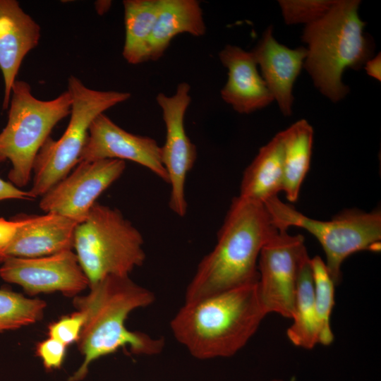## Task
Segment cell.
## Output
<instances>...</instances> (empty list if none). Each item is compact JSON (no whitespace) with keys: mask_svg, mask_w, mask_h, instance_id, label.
<instances>
[{"mask_svg":"<svg viewBox=\"0 0 381 381\" xmlns=\"http://www.w3.org/2000/svg\"><path fill=\"white\" fill-rule=\"evenodd\" d=\"M89 290L87 295L73 298L74 308L85 318L77 342L83 361L68 381H83L92 363L119 349H128L136 356L162 353L165 346L164 338L131 331L126 326V320L133 311L155 302L152 291L136 284L129 276L114 275L104 277Z\"/></svg>","mask_w":381,"mask_h":381,"instance_id":"obj_1","label":"cell"},{"mask_svg":"<svg viewBox=\"0 0 381 381\" xmlns=\"http://www.w3.org/2000/svg\"><path fill=\"white\" fill-rule=\"evenodd\" d=\"M278 231L265 204L235 197L217 233L188 284L184 303L258 283L260 251Z\"/></svg>","mask_w":381,"mask_h":381,"instance_id":"obj_2","label":"cell"},{"mask_svg":"<svg viewBox=\"0 0 381 381\" xmlns=\"http://www.w3.org/2000/svg\"><path fill=\"white\" fill-rule=\"evenodd\" d=\"M267 315L256 283L184 303L170 328L195 358H229L247 344Z\"/></svg>","mask_w":381,"mask_h":381,"instance_id":"obj_3","label":"cell"},{"mask_svg":"<svg viewBox=\"0 0 381 381\" xmlns=\"http://www.w3.org/2000/svg\"><path fill=\"white\" fill-rule=\"evenodd\" d=\"M358 0H336L320 19L306 25L302 39L308 44L303 66L315 86L334 102L349 92L341 80L346 68L358 70L372 57L373 41L364 34Z\"/></svg>","mask_w":381,"mask_h":381,"instance_id":"obj_4","label":"cell"},{"mask_svg":"<svg viewBox=\"0 0 381 381\" xmlns=\"http://www.w3.org/2000/svg\"><path fill=\"white\" fill-rule=\"evenodd\" d=\"M72 99L68 90L55 99L40 100L25 81L16 80L11 90L6 125L0 132V163L8 161L9 182L27 186L37 153L54 126L70 115Z\"/></svg>","mask_w":381,"mask_h":381,"instance_id":"obj_5","label":"cell"},{"mask_svg":"<svg viewBox=\"0 0 381 381\" xmlns=\"http://www.w3.org/2000/svg\"><path fill=\"white\" fill-rule=\"evenodd\" d=\"M141 233L116 208L95 202L78 224L73 248L92 286L110 275L129 276L146 254Z\"/></svg>","mask_w":381,"mask_h":381,"instance_id":"obj_6","label":"cell"},{"mask_svg":"<svg viewBox=\"0 0 381 381\" xmlns=\"http://www.w3.org/2000/svg\"><path fill=\"white\" fill-rule=\"evenodd\" d=\"M67 90L72 99L71 118L61 137L56 140L49 137L36 156L28 191L33 200L44 195L78 164L93 120L131 97L129 92L91 89L74 75L68 78Z\"/></svg>","mask_w":381,"mask_h":381,"instance_id":"obj_7","label":"cell"},{"mask_svg":"<svg viewBox=\"0 0 381 381\" xmlns=\"http://www.w3.org/2000/svg\"><path fill=\"white\" fill-rule=\"evenodd\" d=\"M278 230L291 226L304 229L320 243L326 257L327 271L335 286L341 282V267L350 255L359 251L380 252L381 212L346 209L328 221L310 218L278 196L265 203Z\"/></svg>","mask_w":381,"mask_h":381,"instance_id":"obj_8","label":"cell"},{"mask_svg":"<svg viewBox=\"0 0 381 381\" xmlns=\"http://www.w3.org/2000/svg\"><path fill=\"white\" fill-rule=\"evenodd\" d=\"M308 253L304 237L278 230L262 247L258 262V292L261 304L270 313L292 318L301 261Z\"/></svg>","mask_w":381,"mask_h":381,"instance_id":"obj_9","label":"cell"},{"mask_svg":"<svg viewBox=\"0 0 381 381\" xmlns=\"http://www.w3.org/2000/svg\"><path fill=\"white\" fill-rule=\"evenodd\" d=\"M190 85L180 83L173 95L159 93L156 101L162 113L166 139L161 146V158L168 174L171 193L169 205L178 216L187 212L185 195L186 180L197 159V149L186 134L184 120L191 97Z\"/></svg>","mask_w":381,"mask_h":381,"instance_id":"obj_10","label":"cell"},{"mask_svg":"<svg viewBox=\"0 0 381 381\" xmlns=\"http://www.w3.org/2000/svg\"><path fill=\"white\" fill-rule=\"evenodd\" d=\"M126 169L119 159L80 162L71 173L42 196L40 208L78 224L83 222L97 198L119 179Z\"/></svg>","mask_w":381,"mask_h":381,"instance_id":"obj_11","label":"cell"},{"mask_svg":"<svg viewBox=\"0 0 381 381\" xmlns=\"http://www.w3.org/2000/svg\"><path fill=\"white\" fill-rule=\"evenodd\" d=\"M77 225L54 213L0 217V264L11 258H37L73 250Z\"/></svg>","mask_w":381,"mask_h":381,"instance_id":"obj_12","label":"cell"},{"mask_svg":"<svg viewBox=\"0 0 381 381\" xmlns=\"http://www.w3.org/2000/svg\"><path fill=\"white\" fill-rule=\"evenodd\" d=\"M1 265L0 277L20 286L30 296L59 291L73 298L89 289L88 279L73 250L37 258H11Z\"/></svg>","mask_w":381,"mask_h":381,"instance_id":"obj_13","label":"cell"},{"mask_svg":"<svg viewBox=\"0 0 381 381\" xmlns=\"http://www.w3.org/2000/svg\"><path fill=\"white\" fill-rule=\"evenodd\" d=\"M107 159L135 162L169 183L157 142L125 131L104 113L92 122L79 162Z\"/></svg>","mask_w":381,"mask_h":381,"instance_id":"obj_14","label":"cell"},{"mask_svg":"<svg viewBox=\"0 0 381 381\" xmlns=\"http://www.w3.org/2000/svg\"><path fill=\"white\" fill-rule=\"evenodd\" d=\"M40 38L39 24L16 0H0V70L4 92L2 107L8 108L11 90L25 56Z\"/></svg>","mask_w":381,"mask_h":381,"instance_id":"obj_15","label":"cell"},{"mask_svg":"<svg viewBox=\"0 0 381 381\" xmlns=\"http://www.w3.org/2000/svg\"><path fill=\"white\" fill-rule=\"evenodd\" d=\"M251 52L282 113L291 116L294 99L293 87L303 66L307 49L303 47L290 49L279 43L273 36V28L270 25Z\"/></svg>","mask_w":381,"mask_h":381,"instance_id":"obj_16","label":"cell"},{"mask_svg":"<svg viewBox=\"0 0 381 381\" xmlns=\"http://www.w3.org/2000/svg\"><path fill=\"white\" fill-rule=\"evenodd\" d=\"M228 70V79L221 90L222 99L239 114H250L269 105L274 98L259 74L251 52L226 45L219 53Z\"/></svg>","mask_w":381,"mask_h":381,"instance_id":"obj_17","label":"cell"},{"mask_svg":"<svg viewBox=\"0 0 381 381\" xmlns=\"http://www.w3.org/2000/svg\"><path fill=\"white\" fill-rule=\"evenodd\" d=\"M206 32L202 9L197 0H161L149 44V60L157 61L179 34L202 37Z\"/></svg>","mask_w":381,"mask_h":381,"instance_id":"obj_18","label":"cell"},{"mask_svg":"<svg viewBox=\"0 0 381 381\" xmlns=\"http://www.w3.org/2000/svg\"><path fill=\"white\" fill-rule=\"evenodd\" d=\"M283 135H275L263 145L245 169L240 186V197L265 204L277 196L283 186Z\"/></svg>","mask_w":381,"mask_h":381,"instance_id":"obj_19","label":"cell"},{"mask_svg":"<svg viewBox=\"0 0 381 381\" xmlns=\"http://www.w3.org/2000/svg\"><path fill=\"white\" fill-rule=\"evenodd\" d=\"M282 132L284 145L282 191L289 202H295L310 168L313 129L306 120L301 119Z\"/></svg>","mask_w":381,"mask_h":381,"instance_id":"obj_20","label":"cell"},{"mask_svg":"<svg viewBox=\"0 0 381 381\" xmlns=\"http://www.w3.org/2000/svg\"><path fill=\"white\" fill-rule=\"evenodd\" d=\"M310 259L306 253L301 261L291 318L293 322L286 331L291 344L305 349H313L319 344L320 337Z\"/></svg>","mask_w":381,"mask_h":381,"instance_id":"obj_21","label":"cell"},{"mask_svg":"<svg viewBox=\"0 0 381 381\" xmlns=\"http://www.w3.org/2000/svg\"><path fill=\"white\" fill-rule=\"evenodd\" d=\"M125 41L122 56L130 64L149 60V44L161 0H124Z\"/></svg>","mask_w":381,"mask_h":381,"instance_id":"obj_22","label":"cell"},{"mask_svg":"<svg viewBox=\"0 0 381 381\" xmlns=\"http://www.w3.org/2000/svg\"><path fill=\"white\" fill-rule=\"evenodd\" d=\"M47 306L42 299L0 289V333L37 323L42 319Z\"/></svg>","mask_w":381,"mask_h":381,"instance_id":"obj_23","label":"cell"},{"mask_svg":"<svg viewBox=\"0 0 381 381\" xmlns=\"http://www.w3.org/2000/svg\"><path fill=\"white\" fill-rule=\"evenodd\" d=\"M314 301L320 325L319 344L330 345L334 339L330 317L334 306L335 284L330 277L324 260L320 256L310 259Z\"/></svg>","mask_w":381,"mask_h":381,"instance_id":"obj_24","label":"cell"},{"mask_svg":"<svg viewBox=\"0 0 381 381\" xmlns=\"http://www.w3.org/2000/svg\"><path fill=\"white\" fill-rule=\"evenodd\" d=\"M336 0H280L282 16L287 25L310 24L323 17Z\"/></svg>","mask_w":381,"mask_h":381,"instance_id":"obj_25","label":"cell"},{"mask_svg":"<svg viewBox=\"0 0 381 381\" xmlns=\"http://www.w3.org/2000/svg\"><path fill=\"white\" fill-rule=\"evenodd\" d=\"M84 321L83 314L75 310L49 323L47 326V336L59 341L66 346L77 344Z\"/></svg>","mask_w":381,"mask_h":381,"instance_id":"obj_26","label":"cell"},{"mask_svg":"<svg viewBox=\"0 0 381 381\" xmlns=\"http://www.w3.org/2000/svg\"><path fill=\"white\" fill-rule=\"evenodd\" d=\"M67 347L59 341L47 337L37 343L35 355L41 360L47 371H53L62 367L66 359Z\"/></svg>","mask_w":381,"mask_h":381,"instance_id":"obj_27","label":"cell"},{"mask_svg":"<svg viewBox=\"0 0 381 381\" xmlns=\"http://www.w3.org/2000/svg\"><path fill=\"white\" fill-rule=\"evenodd\" d=\"M7 199L33 200L28 191L23 190L0 178V201Z\"/></svg>","mask_w":381,"mask_h":381,"instance_id":"obj_28","label":"cell"},{"mask_svg":"<svg viewBox=\"0 0 381 381\" xmlns=\"http://www.w3.org/2000/svg\"><path fill=\"white\" fill-rule=\"evenodd\" d=\"M367 74L377 80H381V57L380 54L371 57L365 64Z\"/></svg>","mask_w":381,"mask_h":381,"instance_id":"obj_29","label":"cell"},{"mask_svg":"<svg viewBox=\"0 0 381 381\" xmlns=\"http://www.w3.org/2000/svg\"><path fill=\"white\" fill-rule=\"evenodd\" d=\"M270 381H284V380H283L282 379H273V380H272Z\"/></svg>","mask_w":381,"mask_h":381,"instance_id":"obj_30","label":"cell"}]
</instances>
